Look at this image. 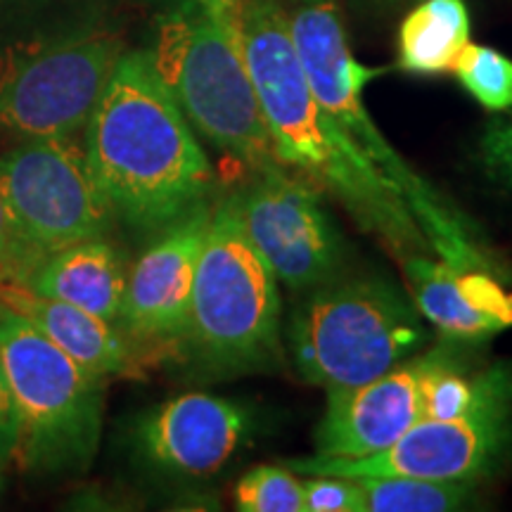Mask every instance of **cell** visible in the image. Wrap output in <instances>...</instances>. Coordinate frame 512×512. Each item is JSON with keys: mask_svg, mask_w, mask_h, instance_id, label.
<instances>
[{"mask_svg": "<svg viewBox=\"0 0 512 512\" xmlns=\"http://www.w3.org/2000/svg\"><path fill=\"white\" fill-rule=\"evenodd\" d=\"M240 5L242 53L275 159L335 197L358 228L375 235L399 261L413 254L434 256L406 202L313 95L283 0H240Z\"/></svg>", "mask_w": 512, "mask_h": 512, "instance_id": "1", "label": "cell"}, {"mask_svg": "<svg viewBox=\"0 0 512 512\" xmlns=\"http://www.w3.org/2000/svg\"><path fill=\"white\" fill-rule=\"evenodd\" d=\"M114 221L152 238L207 200L214 171L147 50H126L83 126Z\"/></svg>", "mask_w": 512, "mask_h": 512, "instance_id": "2", "label": "cell"}, {"mask_svg": "<svg viewBox=\"0 0 512 512\" xmlns=\"http://www.w3.org/2000/svg\"><path fill=\"white\" fill-rule=\"evenodd\" d=\"M124 53L76 0H0V140L79 136Z\"/></svg>", "mask_w": 512, "mask_h": 512, "instance_id": "3", "label": "cell"}, {"mask_svg": "<svg viewBox=\"0 0 512 512\" xmlns=\"http://www.w3.org/2000/svg\"><path fill=\"white\" fill-rule=\"evenodd\" d=\"M287 27L316 100L406 202L434 256L458 273L486 271L503 280L501 261L463 211L427 183L375 126L363 105V88L387 69L366 67L351 55L335 0H292Z\"/></svg>", "mask_w": 512, "mask_h": 512, "instance_id": "4", "label": "cell"}, {"mask_svg": "<svg viewBox=\"0 0 512 512\" xmlns=\"http://www.w3.org/2000/svg\"><path fill=\"white\" fill-rule=\"evenodd\" d=\"M176 351L209 380L275 373L285 363L278 280L249 240L240 190L211 211Z\"/></svg>", "mask_w": 512, "mask_h": 512, "instance_id": "5", "label": "cell"}, {"mask_svg": "<svg viewBox=\"0 0 512 512\" xmlns=\"http://www.w3.org/2000/svg\"><path fill=\"white\" fill-rule=\"evenodd\" d=\"M427 328L415 302L382 278H332L292 311L285 347L306 384L349 389L420 354Z\"/></svg>", "mask_w": 512, "mask_h": 512, "instance_id": "6", "label": "cell"}, {"mask_svg": "<svg viewBox=\"0 0 512 512\" xmlns=\"http://www.w3.org/2000/svg\"><path fill=\"white\" fill-rule=\"evenodd\" d=\"M195 131L249 169L280 164L249 79L242 46L223 34L200 0H174L157 17L147 50Z\"/></svg>", "mask_w": 512, "mask_h": 512, "instance_id": "7", "label": "cell"}, {"mask_svg": "<svg viewBox=\"0 0 512 512\" xmlns=\"http://www.w3.org/2000/svg\"><path fill=\"white\" fill-rule=\"evenodd\" d=\"M0 363L15 403L12 463L31 475L88 470L100 446L105 380L10 309L0 313Z\"/></svg>", "mask_w": 512, "mask_h": 512, "instance_id": "8", "label": "cell"}, {"mask_svg": "<svg viewBox=\"0 0 512 512\" xmlns=\"http://www.w3.org/2000/svg\"><path fill=\"white\" fill-rule=\"evenodd\" d=\"M0 188L15 240L17 285L48 256L76 242L110 238L117 226L76 136L12 145L0 155Z\"/></svg>", "mask_w": 512, "mask_h": 512, "instance_id": "9", "label": "cell"}, {"mask_svg": "<svg viewBox=\"0 0 512 512\" xmlns=\"http://www.w3.org/2000/svg\"><path fill=\"white\" fill-rule=\"evenodd\" d=\"M512 456V363L472 411L451 420L422 418L399 441L370 456L285 460L297 475L422 477L482 484Z\"/></svg>", "mask_w": 512, "mask_h": 512, "instance_id": "10", "label": "cell"}, {"mask_svg": "<svg viewBox=\"0 0 512 512\" xmlns=\"http://www.w3.org/2000/svg\"><path fill=\"white\" fill-rule=\"evenodd\" d=\"M323 192L283 164L256 171L240 190L242 221L275 280L309 292L342 273L347 247L323 204Z\"/></svg>", "mask_w": 512, "mask_h": 512, "instance_id": "11", "label": "cell"}, {"mask_svg": "<svg viewBox=\"0 0 512 512\" xmlns=\"http://www.w3.org/2000/svg\"><path fill=\"white\" fill-rule=\"evenodd\" d=\"M214 202L202 200L171 226L152 235L150 245L128 266L117 328L133 347L176 349L188 323L190 292Z\"/></svg>", "mask_w": 512, "mask_h": 512, "instance_id": "12", "label": "cell"}, {"mask_svg": "<svg viewBox=\"0 0 512 512\" xmlns=\"http://www.w3.org/2000/svg\"><path fill=\"white\" fill-rule=\"evenodd\" d=\"M451 337L415 354L375 380L328 392L313 441L318 456L358 458L384 451L425 418V387Z\"/></svg>", "mask_w": 512, "mask_h": 512, "instance_id": "13", "label": "cell"}, {"mask_svg": "<svg viewBox=\"0 0 512 512\" xmlns=\"http://www.w3.org/2000/svg\"><path fill=\"white\" fill-rule=\"evenodd\" d=\"M249 430L240 403L188 392L159 403L140 418L136 448L155 470L174 477H209L235 456Z\"/></svg>", "mask_w": 512, "mask_h": 512, "instance_id": "14", "label": "cell"}, {"mask_svg": "<svg viewBox=\"0 0 512 512\" xmlns=\"http://www.w3.org/2000/svg\"><path fill=\"white\" fill-rule=\"evenodd\" d=\"M0 302L29 320L43 337L93 377L107 382L136 368V347L110 320L62 299L43 297L17 283H0Z\"/></svg>", "mask_w": 512, "mask_h": 512, "instance_id": "15", "label": "cell"}, {"mask_svg": "<svg viewBox=\"0 0 512 512\" xmlns=\"http://www.w3.org/2000/svg\"><path fill=\"white\" fill-rule=\"evenodd\" d=\"M126 280L124 249L110 238H95L48 256L24 287L43 297L62 299L117 325Z\"/></svg>", "mask_w": 512, "mask_h": 512, "instance_id": "16", "label": "cell"}, {"mask_svg": "<svg viewBox=\"0 0 512 512\" xmlns=\"http://www.w3.org/2000/svg\"><path fill=\"white\" fill-rule=\"evenodd\" d=\"M467 43L470 12L465 0H420L399 27L396 67L418 76L446 74Z\"/></svg>", "mask_w": 512, "mask_h": 512, "instance_id": "17", "label": "cell"}, {"mask_svg": "<svg viewBox=\"0 0 512 512\" xmlns=\"http://www.w3.org/2000/svg\"><path fill=\"white\" fill-rule=\"evenodd\" d=\"M408 283L413 290V302L444 337L458 339L465 344L484 342L503 332V323L486 313L472 309L458 290V271L437 261L432 254H413L401 261Z\"/></svg>", "mask_w": 512, "mask_h": 512, "instance_id": "18", "label": "cell"}, {"mask_svg": "<svg viewBox=\"0 0 512 512\" xmlns=\"http://www.w3.org/2000/svg\"><path fill=\"white\" fill-rule=\"evenodd\" d=\"M366 512H453L477 501V484L422 477H361Z\"/></svg>", "mask_w": 512, "mask_h": 512, "instance_id": "19", "label": "cell"}, {"mask_svg": "<svg viewBox=\"0 0 512 512\" xmlns=\"http://www.w3.org/2000/svg\"><path fill=\"white\" fill-rule=\"evenodd\" d=\"M451 72L484 110L498 114L512 107V60L508 55L467 43Z\"/></svg>", "mask_w": 512, "mask_h": 512, "instance_id": "20", "label": "cell"}, {"mask_svg": "<svg viewBox=\"0 0 512 512\" xmlns=\"http://www.w3.org/2000/svg\"><path fill=\"white\" fill-rule=\"evenodd\" d=\"M235 508L242 512H306L302 479L287 467H254L235 486Z\"/></svg>", "mask_w": 512, "mask_h": 512, "instance_id": "21", "label": "cell"}, {"mask_svg": "<svg viewBox=\"0 0 512 512\" xmlns=\"http://www.w3.org/2000/svg\"><path fill=\"white\" fill-rule=\"evenodd\" d=\"M477 157L489 181L512 195V107L498 112L486 124L477 145Z\"/></svg>", "mask_w": 512, "mask_h": 512, "instance_id": "22", "label": "cell"}, {"mask_svg": "<svg viewBox=\"0 0 512 512\" xmlns=\"http://www.w3.org/2000/svg\"><path fill=\"white\" fill-rule=\"evenodd\" d=\"M306 512H366V496L356 479L335 475H304Z\"/></svg>", "mask_w": 512, "mask_h": 512, "instance_id": "23", "label": "cell"}, {"mask_svg": "<svg viewBox=\"0 0 512 512\" xmlns=\"http://www.w3.org/2000/svg\"><path fill=\"white\" fill-rule=\"evenodd\" d=\"M17 444V422H15V403L8 377H5L3 363H0V467L10 465L15 458Z\"/></svg>", "mask_w": 512, "mask_h": 512, "instance_id": "24", "label": "cell"}, {"mask_svg": "<svg viewBox=\"0 0 512 512\" xmlns=\"http://www.w3.org/2000/svg\"><path fill=\"white\" fill-rule=\"evenodd\" d=\"M209 17L219 24L223 34L242 46V5L240 0H200Z\"/></svg>", "mask_w": 512, "mask_h": 512, "instance_id": "25", "label": "cell"}, {"mask_svg": "<svg viewBox=\"0 0 512 512\" xmlns=\"http://www.w3.org/2000/svg\"><path fill=\"white\" fill-rule=\"evenodd\" d=\"M12 280H15V240H12L8 207L0 188V283H12Z\"/></svg>", "mask_w": 512, "mask_h": 512, "instance_id": "26", "label": "cell"}, {"mask_svg": "<svg viewBox=\"0 0 512 512\" xmlns=\"http://www.w3.org/2000/svg\"><path fill=\"white\" fill-rule=\"evenodd\" d=\"M377 5H399V3H408V0H373Z\"/></svg>", "mask_w": 512, "mask_h": 512, "instance_id": "27", "label": "cell"}, {"mask_svg": "<svg viewBox=\"0 0 512 512\" xmlns=\"http://www.w3.org/2000/svg\"><path fill=\"white\" fill-rule=\"evenodd\" d=\"M3 309H5V306H3V302H0V313H3Z\"/></svg>", "mask_w": 512, "mask_h": 512, "instance_id": "28", "label": "cell"}, {"mask_svg": "<svg viewBox=\"0 0 512 512\" xmlns=\"http://www.w3.org/2000/svg\"><path fill=\"white\" fill-rule=\"evenodd\" d=\"M0 477H3V467H0Z\"/></svg>", "mask_w": 512, "mask_h": 512, "instance_id": "29", "label": "cell"}]
</instances>
